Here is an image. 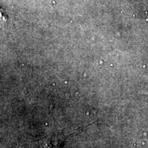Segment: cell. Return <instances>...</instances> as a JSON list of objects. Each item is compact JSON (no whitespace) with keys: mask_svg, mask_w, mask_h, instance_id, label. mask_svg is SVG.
Wrapping results in <instances>:
<instances>
[{"mask_svg":"<svg viewBox=\"0 0 148 148\" xmlns=\"http://www.w3.org/2000/svg\"><path fill=\"white\" fill-rule=\"evenodd\" d=\"M62 142H63V139L62 138L45 140L42 142H39L34 148H60Z\"/></svg>","mask_w":148,"mask_h":148,"instance_id":"obj_1","label":"cell"},{"mask_svg":"<svg viewBox=\"0 0 148 148\" xmlns=\"http://www.w3.org/2000/svg\"><path fill=\"white\" fill-rule=\"evenodd\" d=\"M8 21V16L2 8H0V28L5 26Z\"/></svg>","mask_w":148,"mask_h":148,"instance_id":"obj_2","label":"cell"}]
</instances>
